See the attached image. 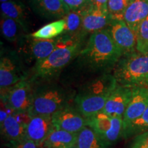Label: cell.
<instances>
[{
  "label": "cell",
  "instance_id": "27",
  "mask_svg": "<svg viewBox=\"0 0 148 148\" xmlns=\"http://www.w3.org/2000/svg\"><path fill=\"white\" fill-rule=\"evenodd\" d=\"M136 51L148 54V16L140 24L136 33Z\"/></svg>",
  "mask_w": 148,
  "mask_h": 148
},
{
  "label": "cell",
  "instance_id": "28",
  "mask_svg": "<svg viewBox=\"0 0 148 148\" xmlns=\"http://www.w3.org/2000/svg\"><path fill=\"white\" fill-rule=\"evenodd\" d=\"M71 11L82 12L92 5V0H63Z\"/></svg>",
  "mask_w": 148,
  "mask_h": 148
},
{
  "label": "cell",
  "instance_id": "18",
  "mask_svg": "<svg viewBox=\"0 0 148 148\" xmlns=\"http://www.w3.org/2000/svg\"><path fill=\"white\" fill-rule=\"evenodd\" d=\"M77 134L53 127L41 147L51 148H72L77 143Z\"/></svg>",
  "mask_w": 148,
  "mask_h": 148
},
{
  "label": "cell",
  "instance_id": "6",
  "mask_svg": "<svg viewBox=\"0 0 148 148\" xmlns=\"http://www.w3.org/2000/svg\"><path fill=\"white\" fill-rule=\"evenodd\" d=\"M87 126L93 130L102 139L111 146L122 138L123 117L112 116L102 111L86 118Z\"/></svg>",
  "mask_w": 148,
  "mask_h": 148
},
{
  "label": "cell",
  "instance_id": "22",
  "mask_svg": "<svg viewBox=\"0 0 148 148\" xmlns=\"http://www.w3.org/2000/svg\"><path fill=\"white\" fill-rule=\"evenodd\" d=\"M66 27V21L64 18L47 24L30 35L34 39H53L59 35L63 34Z\"/></svg>",
  "mask_w": 148,
  "mask_h": 148
},
{
  "label": "cell",
  "instance_id": "5",
  "mask_svg": "<svg viewBox=\"0 0 148 148\" xmlns=\"http://www.w3.org/2000/svg\"><path fill=\"white\" fill-rule=\"evenodd\" d=\"M71 99L69 92L54 84H46L34 88L32 104L29 114L52 115L57 111L69 106Z\"/></svg>",
  "mask_w": 148,
  "mask_h": 148
},
{
  "label": "cell",
  "instance_id": "25",
  "mask_svg": "<svg viewBox=\"0 0 148 148\" xmlns=\"http://www.w3.org/2000/svg\"><path fill=\"white\" fill-rule=\"evenodd\" d=\"M21 30L24 31L23 27L17 22L12 18L1 16V32L5 39L10 42L16 41L21 35Z\"/></svg>",
  "mask_w": 148,
  "mask_h": 148
},
{
  "label": "cell",
  "instance_id": "10",
  "mask_svg": "<svg viewBox=\"0 0 148 148\" xmlns=\"http://www.w3.org/2000/svg\"><path fill=\"white\" fill-rule=\"evenodd\" d=\"M107 29L123 56L136 51V34L124 20L111 19Z\"/></svg>",
  "mask_w": 148,
  "mask_h": 148
},
{
  "label": "cell",
  "instance_id": "11",
  "mask_svg": "<svg viewBox=\"0 0 148 148\" xmlns=\"http://www.w3.org/2000/svg\"><path fill=\"white\" fill-rule=\"evenodd\" d=\"M29 112H14L0 124L1 134L8 142L26 136V128L31 119Z\"/></svg>",
  "mask_w": 148,
  "mask_h": 148
},
{
  "label": "cell",
  "instance_id": "26",
  "mask_svg": "<svg viewBox=\"0 0 148 148\" xmlns=\"http://www.w3.org/2000/svg\"><path fill=\"white\" fill-rule=\"evenodd\" d=\"M132 0H108V12L111 19L124 20V14Z\"/></svg>",
  "mask_w": 148,
  "mask_h": 148
},
{
  "label": "cell",
  "instance_id": "34",
  "mask_svg": "<svg viewBox=\"0 0 148 148\" xmlns=\"http://www.w3.org/2000/svg\"><path fill=\"white\" fill-rule=\"evenodd\" d=\"M72 148H78V147H77V146H76V145H75V147H72Z\"/></svg>",
  "mask_w": 148,
  "mask_h": 148
},
{
  "label": "cell",
  "instance_id": "32",
  "mask_svg": "<svg viewBox=\"0 0 148 148\" xmlns=\"http://www.w3.org/2000/svg\"><path fill=\"white\" fill-rule=\"evenodd\" d=\"M14 1V0H0V1H1V3L7 2V1Z\"/></svg>",
  "mask_w": 148,
  "mask_h": 148
},
{
  "label": "cell",
  "instance_id": "14",
  "mask_svg": "<svg viewBox=\"0 0 148 148\" xmlns=\"http://www.w3.org/2000/svg\"><path fill=\"white\" fill-rule=\"evenodd\" d=\"M82 16V33H95L106 29L110 23L111 18L108 10H101L93 5L89 8L80 12Z\"/></svg>",
  "mask_w": 148,
  "mask_h": 148
},
{
  "label": "cell",
  "instance_id": "19",
  "mask_svg": "<svg viewBox=\"0 0 148 148\" xmlns=\"http://www.w3.org/2000/svg\"><path fill=\"white\" fill-rule=\"evenodd\" d=\"M1 16L8 17L17 22L23 27V30H27V18L25 6L19 1H10L1 3Z\"/></svg>",
  "mask_w": 148,
  "mask_h": 148
},
{
  "label": "cell",
  "instance_id": "9",
  "mask_svg": "<svg viewBox=\"0 0 148 148\" xmlns=\"http://www.w3.org/2000/svg\"><path fill=\"white\" fill-rule=\"evenodd\" d=\"M26 79V75L21 69L19 59L14 53L1 55L0 60V87L10 88Z\"/></svg>",
  "mask_w": 148,
  "mask_h": 148
},
{
  "label": "cell",
  "instance_id": "13",
  "mask_svg": "<svg viewBox=\"0 0 148 148\" xmlns=\"http://www.w3.org/2000/svg\"><path fill=\"white\" fill-rule=\"evenodd\" d=\"M33 12L48 19L63 18L70 12L63 0H27Z\"/></svg>",
  "mask_w": 148,
  "mask_h": 148
},
{
  "label": "cell",
  "instance_id": "20",
  "mask_svg": "<svg viewBox=\"0 0 148 148\" xmlns=\"http://www.w3.org/2000/svg\"><path fill=\"white\" fill-rule=\"evenodd\" d=\"M58 42V38L49 40L34 39L29 45V53L36 60V63L40 62L47 58L56 49Z\"/></svg>",
  "mask_w": 148,
  "mask_h": 148
},
{
  "label": "cell",
  "instance_id": "24",
  "mask_svg": "<svg viewBox=\"0 0 148 148\" xmlns=\"http://www.w3.org/2000/svg\"><path fill=\"white\" fill-rule=\"evenodd\" d=\"M66 21L65 30L63 34L66 36L80 38L82 33V16L80 12L70 11L63 18Z\"/></svg>",
  "mask_w": 148,
  "mask_h": 148
},
{
  "label": "cell",
  "instance_id": "12",
  "mask_svg": "<svg viewBox=\"0 0 148 148\" xmlns=\"http://www.w3.org/2000/svg\"><path fill=\"white\" fill-rule=\"evenodd\" d=\"M132 95V88L117 84L110 94L102 112L110 116L123 117Z\"/></svg>",
  "mask_w": 148,
  "mask_h": 148
},
{
  "label": "cell",
  "instance_id": "17",
  "mask_svg": "<svg viewBox=\"0 0 148 148\" xmlns=\"http://www.w3.org/2000/svg\"><path fill=\"white\" fill-rule=\"evenodd\" d=\"M148 16V0H132L124 14V21L135 34Z\"/></svg>",
  "mask_w": 148,
  "mask_h": 148
},
{
  "label": "cell",
  "instance_id": "30",
  "mask_svg": "<svg viewBox=\"0 0 148 148\" xmlns=\"http://www.w3.org/2000/svg\"><path fill=\"white\" fill-rule=\"evenodd\" d=\"M129 148H148V131L133 138Z\"/></svg>",
  "mask_w": 148,
  "mask_h": 148
},
{
  "label": "cell",
  "instance_id": "15",
  "mask_svg": "<svg viewBox=\"0 0 148 148\" xmlns=\"http://www.w3.org/2000/svg\"><path fill=\"white\" fill-rule=\"evenodd\" d=\"M53 127L51 115L32 116L27 125L26 136L40 147Z\"/></svg>",
  "mask_w": 148,
  "mask_h": 148
},
{
  "label": "cell",
  "instance_id": "31",
  "mask_svg": "<svg viewBox=\"0 0 148 148\" xmlns=\"http://www.w3.org/2000/svg\"><path fill=\"white\" fill-rule=\"evenodd\" d=\"M108 0H92L93 6L104 10H108Z\"/></svg>",
  "mask_w": 148,
  "mask_h": 148
},
{
  "label": "cell",
  "instance_id": "7",
  "mask_svg": "<svg viewBox=\"0 0 148 148\" xmlns=\"http://www.w3.org/2000/svg\"><path fill=\"white\" fill-rule=\"evenodd\" d=\"M32 82V79H25L10 88L1 89V101L14 112H29L34 90Z\"/></svg>",
  "mask_w": 148,
  "mask_h": 148
},
{
  "label": "cell",
  "instance_id": "2",
  "mask_svg": "<svg viewBox=\"0 0 148 148\" xmlns=\"http://www.w3.org/2000/svg\"><path fill=\"white\" fill-rule=\"evenodd\" d=\"M113 75H104L82 87L74 97L75 108L88 118L101 112L110 94L117 86Z\"/></svg>",
  "mask_w": 148,
  "mask_h": 148
},
{
  "label": "cell",
  "instance_id": "16",
  "mask_svg": "<svg viewBox=\"0 0 148 148\" xmlns=\"http://www.w3.org/2000/svg\"><path fill=\"white\" fill-rule=\"evenodd\" d=\"M132 88V98L123 116V127L140 116L148 108V88Z\"/></svg>",
  "mask_w": 148,
  "mask_h": 148
},
{
  "label": "cell",
  "instance_id": "3",
  "mask_svg": "<svg viewBox=\"0 0 148 148\" xmlns=\"http://www.w3.org/2000/svg\"><path fill=\"white\" fill-rule=\"evenodd\" d=\"M58 39L56 49L45 60L35 64L33 68L32 81L36 78H52L82 51L80 50L82 47L80 38L64 34Z\"/></svg>",
  "mask_w": 148,
  "mask_h": 148
},
{
  "label": "cell",
  "instance_id": "4",
  "mask_svg": "<svg viewBox=\"0 0 148 148\" xmlns=\"http://www.w3.org/2000/svg\"><path fill=\"white\" fill-rule=\"evenodd\" d=\"M118 84L130 88H148V54L137 51L123 55L114 67Z\"/></svg>",
  "mask_w": 148,
  "mask_h": 148
},
{
  "label": "cell",
  "instance_id": "33",
  "mask_svg": "<svg viewBox=\"0 0 148 148\" xmlns=\"http://www.w3.org/2000/svg\"><path fill=\"white\" fill-rule=\"evenodd\" d=\"M40 148H51V147H40Z\"/></svg>",
  "mask_w": 148,
  "mask_h": 148
},
{
  "label": "cell",
  "instance_id": "21",
  "mask_svg": "<svg viewBox=\"0 0 148 148\" xmlns=\"http://www.w3.org/2000/svg\"><path fill=\"white\" fill-rule=\"evenodd\" d=\"M76 146L78 148H110V147L88 126L84 127L77 133Z\"/></svg>",
  "mask_w": 148,
  "mask_h": 148
},
{
  "label": "cell",
  "instance_id": "8",
  "mask_svg": "<svg viewBox=\"0 0 148 148\" xmlns=\"http://www.w3.org/2000/svg\"><path fill=\"white\" fill-rule=\"evenodd\" d=\"M53 127L71 133H77L87 126V120L75 107L69 106L51 115Z\"/></svg>",
  "mask_w": 148,
  "mask_h": 148
},
{
  "label": "cell",
  "instance_id": "29",
  "mask_svg": "<svg viewBox=\"0 0 148 148\" xmlns=\"http://www.w3.org/2000/svg\"><path fill=\"white\" fill-rule=\"evenodd\" d=\"M8 148H40L33 140L27 137L20 138V139L13 140L8 143Z\"/></svg>",
  "mask_w": 148,
  "mask_h": 148
},
{
  "label": "cell",
  "instance_id": "23",
  "mask_svg": "<svg viewBox=\"0 0 148 148\" xmlns=\"http://www.w3.org/2000/svg\"><path fill=\"white\" fill-rule=\"evenodd\" d=\"M147 131H148V108L141 115L123 127L122 138H133Z\"/></svg>",
  "mask_w": 148,
  "mask_h": 148
},
{
  "label": "cell",
  "instance_id": "1",
  "mask_svg": "<svg viewBox=\"0 0 148 148\" xmlns=\"http://www.w3.org/2000/svg\"><path fill=\"white\" fill-rule=\"evenodd\" d=\"M79 55L85 65L95 70L114 68L123 56L107 28L91 34Z\"/></svg>",
  "mask_w": 148,
  "mask_h": 148
}]
</instances>
